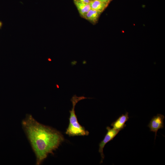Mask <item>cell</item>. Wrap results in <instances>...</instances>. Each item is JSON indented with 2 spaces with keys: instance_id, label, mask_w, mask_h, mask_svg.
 Here are the masks:
<instances>
[{
  "instance_id": "7c38bea8",
  "label": "cell",
  "mask_w": 165,
  "mask_h": 165,
  "mask_svg": "<svg viewBox=\"0 0 165 165\" xmlns=\"http://www.w3.org/2000/svg\"><path fill=\"white\" fill-rule=\"evenodd\" d=\"M94 0H92V1Z\"/></svg>"
},
{
  "instance_id": "5b68a950",
  "label": "cell",
  "mask_w": 165,
  "mask_h": 165,
  "mask_svg": "<svg viewBox=\"0 0 165 165\" xmlns=\"http://www.w3.org/2000/svg\"><path fill=\"white\" fill-rule=\"evenodd\" d=\"M129 118L128 112H126L119 116L115 121L111 124L113 128L119 131L124 129L126 126L125 123Z\"/></svg>"
},
{
  "instance_id": "ba28073f",
  "label": "cell",
  "mask_w": 165,
  "mask_h": 165,
  "mask_svg": "<svg viewBox=\"0 0 165 165\" xmlns=\"http://www.w3.org/2000/svg\"><path fill=\"white\" fill-rule=\"evenodd\" d=\"M101 13L91 9L86 14L84 18L92 23L95 24L97 21Z\"/></svg>"
},
{
  "instance_id": "30bf717a",
  "label": "cell",
  "mask_w": 165,
  "mask_h": 165,
  "mask_svg": "<svg viewBox=\"0 0 165 165\" xmlns=\"http://www.w3.org/2000/svg\"><path fill=\"white\" fill-rule=\"evenodd\" d=\"M103 2L106 3L108 4L112 0H99Z\"/></svg>"
},
{
  "instance_id": "8992f818",
  "label": "cell",
  "mask_w": 165,
  "mask_h": 165,
  "mask_svg": "<svg viewBox=\"0 0 165 165\" xmlns=\"http://www.w3.org/2000/svg\"><path fill=\"white\" fill-rule=\"evenodd\" d=\"M81 16L84 18L85 15L91 9L89 3L73 0Z\"/></svg>"
},
{
  "instance_id": "8fae6325",
  "label": "cell",
  "mask_w": 165,
  "mask_h": 165,
  "mask_svg": "<svg viewBox=\"0 0 165 165\" xmlns=\"http://www.w3.org/2000/svg\"><path fill=\"white\" fill-rule=\"evenodd\" d=\"M2 24V23H1V22H0V28L1 27V26Z\"/></svg>"
},
{
  "instance_id": "52a82bcc",
  "label": "cell",
  "mask_w": 165,
  "mask_h": 165,
  "mask_svg": "<svg viewBox=\"0 0 165 165\" xmlns=\"http://www.w3.org/2000/svg\"><path fill=\"white\" fill-rule=\"evenodd\" d=\"M91 9L102 12L107 7L108 4L99 0L91 1L89 3Z\"/></svg>"
},
{
  "instance_id": "7a4b0ae2",
  "label": "cell",
  "mask_w": 165,
  "mask_h": 165,
  "mask_svg": "<svg viewBox=\"0 0 165 165\" xmlns=\"http://www.w3.org/2000/svg\"><path fill=\"white\" fill-rule=\"evenodd\" d=\"M87 98L84 96L77 97L75 95L71 99L72 107L71 110L69 111V124L65 132L66 134L69 136H86L89 134V131L78 123L75 110V105L79 101Z\"/></svg>"
},
{
  "instance_id": "3957f363",
  "label": "cell",
  "mask_w": 165,
  "mask_h": 165,
  "mask_svg": "<svg viewBox=\"0 0 165 165\" xmlns=\"http://www.w3.org/2000/svg\"><path fill=\"white\" fill-rule=\"evenodd\" d=\"M107 130L103 140L100 142L99 144V152L100 153L101 157L100 163L103 162L104 158V155L103 153V148L106 144L108 142L113 140L119 132V131L111 128L109 127H106Z\"/></svg>"
},
{
  "instance_id": "6da1fadb",
  "label": "cell",
  "mask_w": 165,
  "mask_h": 165,
  "mask_svg": "<svg viewBox=\"0 0 165 165\" xmlns=\"http://www.w3.org/2000/svg\"><path fill=\"white\" fill-rule=\"evenodd\" d=\"M23 125L35 154L37 165L49 154H53L64 140L59 131L41 124L31 116L26 118Z\"/></svg>"
},
{
  "instance_id": "277c9868",
  "label": "cell",
  "mask_w": 165,
  "mask_h": 165,
  "mask_svg": "<svg viewBox=\"0 0 165 165\" xmlns=\"http://www.w3.org/2000/svg\"><path fill=\"white\" fill-rule=\"evenodd\" d=\"M164 118L165 117L163 115L158 114L152 118L147 126L150 129V131L155 133V140L156 139L158 130L164 127L163 120Z\"/></svg>"
},
{
  "instance_id": "9c48e42d",
  "label": "cell",
  "mask_w": 165,
  "mask_h": 165,
  "mask_svg": "<svg viewBox=\"0 0 165 165\" xmlns=\"http://www.w3.org/2000/svg\"><path fill=\"white\" fill-rule=\"evenodd\" d=\"M78 1L82 2L87 3H90L92 0H76Z\"/></svg>"
}]
</instances>
